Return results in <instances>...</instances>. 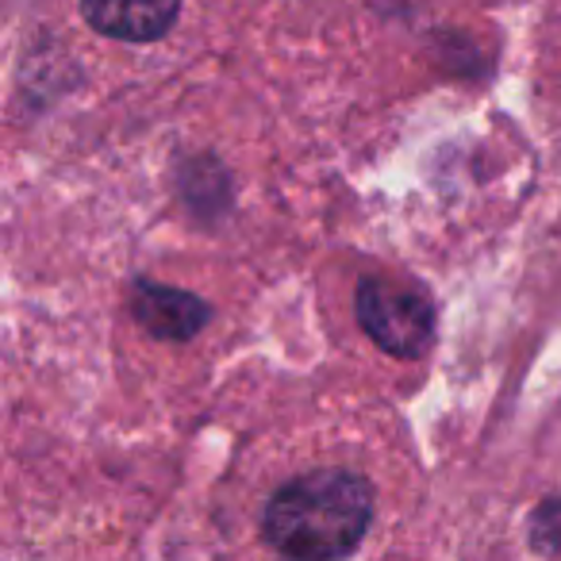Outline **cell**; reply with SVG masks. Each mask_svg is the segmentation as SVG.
<instances>
[{
  "label": "cell",
  "instance_id": "obj_1",
  "mask_svg": "<svg viewBox=\"0 0 561 561\" xmlns=\"http://www.w3.org/2000/svg\"><path fill=\"white\" fill-rule=\"evenodd\" d=\"M374 519V489L351 469L297 477L265 507L262 530L289 561H343L358 550Z\"/></svg>",
  "mask_w": 561,
  "mask_h": 561
},
{
  "label": "cell",
  "instance_id": "obj_3",
  "mask_svg": "<svg viewBox=\"0 0 561 561\" xmlns=\"http://www.w3.org/2000/svg\"><path fill=\"white\" fill-rule=\"evenodd\" d=\"M181 12V0H81V16L108 39H162Z\"/></svg>",
  "mask_w": 561,
  "mask_h": 561
},
{
  "label": "cell",
  "instance_id": "obj_2",
  "mask_svg": "<svg viewBox=\"0 0 561 561\" xmlns=\"http://www.w3.org/2000/svg\"><path fill=\"white\" fill-rule=\"evenodd\" d=\"M358 320L381 351L420 358L435 339V308L415 289L369 277L358 289Z\"/></svg>",
  "mask_w": 561,
  "mask_h": 561
},
{
  "label": "cell",
  "instance_id": "obj_4",
  "mask_svg": "<svg viewBox=\"0 0 561 561\" xmlns=\"http://www.w3.org/2000/svg\"><path fill=\"white\" fill-rule=\"evenodd\" d=\"M131 312L150 335L170 339V343H185L208 323V305L185 289H170V285H150L139 280L131 297Z\"/></svg>",
  "mask_w": 561,
  "mask_h": 561
}]
</instances>
